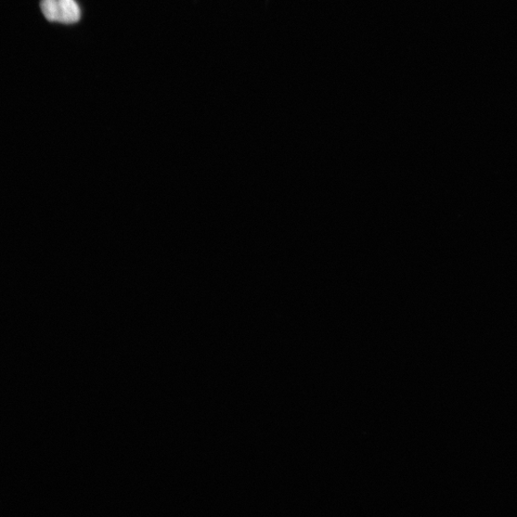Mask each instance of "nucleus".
Returning <instances> with one entry per match:
<instances>
[{
    "label": "nucleus",
    "mask_w": 517,
    "mask_h": 517,
    "mask_svg": "<svg viewBox=\"0 0 517 517\" xmlns=\"http://www.w3.org/2000/svg\"><path fill=\"white\" fill-rule=\"evenodd\" d=\"M41 9L49 21H59V0H42Z\"/></svg>",
    "instance_id": "f03ea898"
},
{
    "label": "nucleus",
    "mask_w": 517,
    "mask_h": 517,
    "mask_svg": "<svg viewBox=\"0 0 517 517\" xmlns=\"http://www.w3.org/2000/svg\"><path fill=\"white\" fill-rule=\"evenodd\" d=\"M81 10L75 0H59V21L73 24L80 21Z\"/></svg>",
    "instance_id": "f257e3e1"
}]
</instances>
